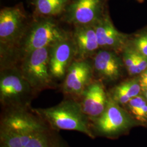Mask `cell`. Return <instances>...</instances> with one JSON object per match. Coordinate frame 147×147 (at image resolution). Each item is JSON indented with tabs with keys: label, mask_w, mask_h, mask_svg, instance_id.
I'll list each match as a JSON object with an SVG mask.
<instances>
[{
	"label": "cell",
	"mask_w": 147,
	"mask_h": 147,
	"mask_svg": "<svg viewBox=\"0 0 147 147\" xmlns=\"http://www.w3.org/2000/svg\"><path fill=\"white\" fill-rule=\"evenodd\" d=\"M66 143L33 108L1 109L0 147H62Z\"/></svg>",
	"instance_id": "obj_1"
},
{
	"label": "cell",
	"mask_w": 147,
	"mask_h": 147,
	"mask_svg": "<svg viewBox=\"0 0 147 147\" xmlns=\"http://www.w3.org/2000/svg\"><path fill=\"white\" fill-rule=\"evenodd\" d=\"M71 35L60 26L53 17L34 16L20 41L4 58L1 59V68L17 67L32 51L54 44Z\"/></svg>",
	"instance_id": "obj_2"
},
{
	"label": "cell",
	"mask_w": 147,
	"mask_h": 147,
	"mask_svg": "<svg viewBox=\"0 0 147 147\" xmlns=\"http://www.w3.org/2000/svg\"><path fill=\"white\" fill-rule=\"evenodd\" d=\"M33 110L54 130L75 131L92 139L95 138L92 123L79 100L64 98L57 105L47 108H33Z\"/></svg>",
	"instance_id": "obj_3"
},
{
	"label": "cell",
	"mask_w": 147,
	"mask_h": 147,
	"mask_svg": "<svg viewBox=\"0 0 147 147\" xmlns=\"http://www.w3.org/2000/svg\"><path fill=\"white\" fill-rule=\"evenodd\" d=\"M37 93L17 67L1 68L0 103L1 109L31 108Z\"/></svg>",
	"instance_id": "obj_4"
},
{
	"label": "cell",
	"mask_w": 147,
	"mask_h": 147,
	"mask_svg": "<svg viewBox=\"0 0 147 147\" xmlns=\"http://www.w3.org/2000/svg\"><path fill=\"white\" fill-rule=\"evenodd\" d=\"M32 20L22 3L4 7L0 11V56L4 58L16 47Z\"/></svg>",
	"instance_id": "obj_5"
},
{
	"label": "cell",
	"mask_w": 147,
	"mask_h": 147,
	"mask_svg": "<svg viewBox=\"0 0 147 147\" xmlns=\"http://www.w3.org/2000/svg\"><path fill=\"white\" fill-rule=\"evenodd\" d=\"M50 47L38 49L30 53L17 66L37 94L43 90L57 87L50 71Z\"/></svg>",
	"instance_id": "obj_6"
},
{
	"label": "cell",
	"mask_w": 147,
	"mask_h": 147,
	"mask_svg": "<svg viewBox=\"0 0 147 147\" xmlns=\"http://www.w3.org/2000/svg\"><path fill=\"white\" fill-rule=\"evenodd\" d=\"M138 125L126 109L113 100L108 93V99L104 112L92 122V129L96 136L115 138Z\"/></svg>",
	"instance_id": "obj_7"
},
{
	"label": "cell",
	"mask_w": 147,
	"mask_h": 147,
	"mask_svg": "<svg viewBox=\"0 0 147 147\" xmlns=\"http://www.w3.org/2000/svg\"><path fill=\"white\" fill-rule=\"evenodd\" d=\"M109 0H70L62 20L74 26L94 25L107 12Z\"/></svg>",
	"instance_id": "obj_8"
},
{
	"label": "cell",
	"mask_w": 147,
	"mask_h": 147,
	"mask_svg": "<svg viewBox=\"0 0 147 147\" xmlns=\"http://www.w3.org/2000/svg\"><path fill=\"white\" fill-rule=\"evenodd\" d=\"M93 64L88 59L74 60L59 86L64 98L80 101L84 90L94 80Z\"/></svg>",
	"instance_id": "obj_9"
},
{
	"label": "cell",
	"mask_w": 147,
	"mask_h": 147,
	"mask_svg": "<svg viewBox=\"0 0 147 147\" xmlns=\"http://www.w3.org/2000/svg\"><path fill=\"white\" fill-rule=\"evenodd\" d=\"M75 56L76 48L72 34L50 47L49 68L55 81L64 80Z\"/></svg>",
	"instance_id": "obj_10"
},
{
	"label": "cell",
	"mask_w": 147,
	"mask_h": 147,
	"mask_svg": "<svg viewBox=\"0 0 147 147\" xmlns=\"http://www.w3.org/2000/svg\"><path fill=\"white\" fill-rule=\"evenodd\" d=\"M94 25L100 49L114 51L121 54L127 46L131 36L117 30L109 11Z\"/></svg>",
	"instance_id": "obj_11"
},
{
	"label": "cell",
	"mask_w": 147,
	"mask_h": 147,
	"mask_svg": "<svg viewBox=\"0 0 147 147\" xmlns=\"http://www.w3.org/2000/svg\"><path fill=\"white\" fill-rule=\"evenodd\" d=\"M93 58L94 72L102 81L113 82L121 78L125 68L121 54L114 51L99 49Z\"/></svg>",
	"instance_id": "obj_12"
},
{
	"label": "cell",
	"mask_w": 147,
	"mask_h": 147,
	"mask_svg": "<svg viewBox=\"0 0 147 147\" xmlns=\"http://www.w3.org/2000/svg\"><path fill=\"white\" fill-rule=\"evenodd\" d=\"M108 93L102 81L93 80L84 90L80 100L82 109L91 123L99 117L105 110Z\"/></svg>",
	"instance_id": "obj_13"
},
{
	"label": "cell",
	"mask_w": 147,
	"mask_h": 147,
	"mask_svg": "<svg viewBox=\"0 0 147 147\" xmlns=\"http://www.w3.org/2000/svg\"><path fill=\"white\" fill-rule=\"evenodd\" d=\"M71 34L76 48L75 60L88 59L100 49L94 25L74 26Z\"/></svg>",
	"instance_id": "obj_14"
},
{
	"label": "cell",
	"mask_w": 147,
	"mask_h": 147,
	"mask_svg": "<svg viewBox=\"0 0 147 147\" xmlns=\"http://www.w3.org/2000/svg\"><path fill=\"white\" fill-rule=\"evenodd\" d=\"M142 92L138 76L128 79L115 86L109 93L111 98L124 106L132 99Z\"/></svg>",
	"instance_id": "obj_15"
},
{
	"label": "cell",
	"mask_w": 147,
	"mask_h": 147,
	"mask_svg": "<svg viewBox=\"0 0 147 147\" xmlns=\"http://www.w3.org/2000/svg\"><path fill=\"white\" fill-rule=\"evenodd\" d=\"M70 0H31L34 16L53 17L62 15Z\"/></svg>",
	"instance_id": "obj_16"
},
{
	"label": "cell",
	"mask_w": 147,
	"mask_h": 147,
	"mask_svg": "<svg viewBox=\"0 0 147 147\" xmlns=\"http://www.w3.org/2000/svg\"><path fill=\"white\" fill-rule=\"evenodd\" d=\"M124 107L138 124L147 125V100L143 95L132 99Z\"/></svg>",
	"instance_id": "obj_17"
},
{
	"label": "cell",
	"mask_w": 147,
	"mask_h": 147,
	"mask_svg": "<svg viewBox=\"0 0 147 147\" xmlns=\"http://www.w3.org/2000/svg\"><path fill=\"white\" fill-rule=\"evenodd\" d=\"M128 45L137 53L147 58V27L131 36Z\"/></svg>",
	"instance_id": "obj_18"
},
{
	"label": "cell",
	"mask_w": 147,
	"mask_h": 147,
	"mask_svg": "<svg viewBox=\"0 0 147 147\" xmlns=\"http://www.w3.org/2000/svg\"><path fill=\"white\" fill-rule=\"evenodd\" d=\"M125 69L132 76H139L141 73L137 67L134 50L128 45L121 53Z\"/></svg>",
	"instance_id": "obj_19"
},
{
	"label": "cell",
	"mask_w": 147,
	"mask_h": 147,
	"mask_svg": "<svg viewBox=\"0 0 147 147\" xmlns=\"http://www.w3.org/2000/svg\"><path fill=\"white\" fill-rule=\"evenodd\" d=\"M138 78L143 92L147 88V69L138 76Z\"/></svg>",
	"instance_id": "obj_20"
},
{
	"label": "cell",
	"mask_w": 147,
	"mask_h": 147,
	"mask_svg": "<svg viewBox=\"0 0 147 147\" xmlns=\"http://www.w3.org/2000/svg\"><path fill=\"white\" fill-rule=\"evenodd\" d=\"M142 93H143V95L144 96V97L146 98V100H147V88L145 89L144 91H143Z\"/></svg>",
	"instance_id": "obj_21"
},
{
	"label": "cell",
	"mask_w": 147,
	"mask_h": 147,
	"mask_svg": "<svg viewBox=\"0 0 147 147\" xmlns=\"http://www.w3.org/2000/svg\"><path fill=\"white\" fill-rule=\"evenodd\" d=\"M71 147V146H69V145L68 143H67V144H65V146H63V147Z\"/></svg>",
	"instance_id": "obj_22"
},
{
	"label": "cell",
	"mask_w": 147,
	"mask_h": 147,
	"mask_svg": "<svg viewBox=\"0 0 147 147\" xmlns=\"http://www.w3.org/2000/svg\"><path fill=\"white\" fill-rule=\"evenodd\" d=\"M136 1H137V2H138L142 3V2H144V0H136Z\"/></svg>",
	"instance_id": "obj_23"
}]
</instances>
